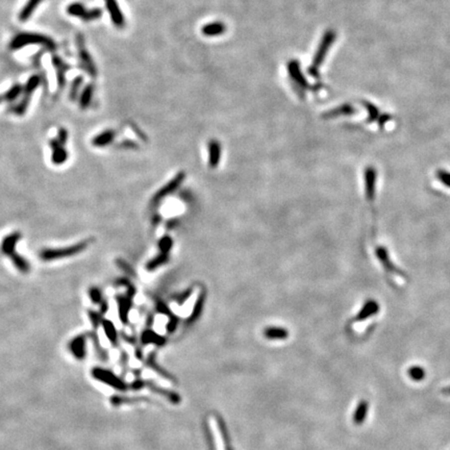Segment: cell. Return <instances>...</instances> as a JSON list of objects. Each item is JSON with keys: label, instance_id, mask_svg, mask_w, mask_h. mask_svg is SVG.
<instances>
[{"label": "cell", "instance_id": "1", "mask_svg": "<svg viewBox=\"0 0 450 450\" xmlns=\"http://www.w3.org/2000/svg\"><path fill=\"white\" fill-rule=\"evenodd\" d=\"M28 45H40L48 51L56 49L55 42L45 34L38 32H20L10 40L8 47L10 50L16 51Z\"/></svg>", "mask_w": 450, "mask_h": 450}, {"label": "cell", "instance_id": "2", "mask_svg": "<svg viewBox=\"0 0 450 450\" xmlns=\"http://www.w3.org/2000/svg\"><path fill=\"white\" fill-rule=\"evenodd\" d=\"M337 38V33L334 30H327L323 34V37L321 39V42L318 46V49L314 55L313 62H311L310 67L308 68V73L314 76V77H318L319 76V71L318 69L320 68V66L322 65L323 61H324L326 54L328 53L329 48L331 47V45L334 43V40Z\"/></svg>", "mask_w": 450, "mask_h": 450}, {"label": "cell", "instance_id": "3", "mask_svg": "<svg viewBox=\"0 0 450 450\" xmlns=\"http://www.w3.org/2000/svg\"><path fill=\"white\" fill-rule=\"evenodd\" d=\"M76 47L78 50V57H79V64L82 69L89 74L92 78H95L97 76V68L96 65L92 59L90 52L88 51L85 43V38L82 33L76 34Z\"/></svg>", "mask_w": 450, "mask_h": 450}, {"label": "cell", "instance_id": "4", "mask_svg": "<svg viewBox=\"0 0 450 450\" xmlns=\"http://www.w3.org/2000/svg\"><path fill=\"white\" fill-rule=\"evenodd\" d=\"M40 84H41V78H40L39 75H31L28 78L25 86L23 87L22 99L20 100V102L18 103V105L13 109V112L15 114L23 115L26 112L27 107H28L29 102H30V97L34 93V91H36L39 88Z\"/></svg>", "mask_w": 450, "mask_h": 450}, {"label": "cell", "instance_id": "5", "mask_svg": "<svg viewBox=\"0 0 450 450\" xmlns=\"http://www.w3.org/2000/svg\"><path fill=\"white\" fill-rule=\"evenodd\" d=\"M67 13L72 16L82 19L83 21L90 22L95 21L101 18L102 16V9L99 7H94L92 9H88L84 4L80 2H73L69 4L67 7Z\"/></svg>", "mask_w": 450, "mask_h": 450}, {"label": "cell", "instance_id": "6", "mask_svg": "<svg viewBox=\"0 0 450 450\" xmlns=\"http://www.w3.org/2000/svg\"><path fill=\"white\" fill-rule=\"evenodd\" d=\"M88 246V242H82V243L70 246V247H66V248H62V249H48V250H44L41 253V259H43L44 261H52V260H57L61 258H65V257H71L74 255H77L80 251H83L84 249H86Z\"/></svg>", "mask_w": 450, "mask_h": 450}, {"label": "cell", "instance_id": "7", "mask_svg": "<svg viewBox=\"0 0 450 450\" xmlns=\"http://www.w3.org/2000/svg\"><path fill=\"white\" fill-rule=\"evenodd\" d=\"M105 3L113 24L117 28H123L125 26V18L117 0H105Z\"/></svg>", "mask_w": 450, "mask_h": 450}, {"label": "cell", "instance_id": "8", "mask_svg": "<svg viewBox=\"0 0 450 450\" xmlns=\"http://www.w3.org/2000/svg\"><path fill=\"white\" fill-rule=\"evenodd\" d=\"M288 73H289L291 79H293L294 84L298 86L299 89L303 90L309 87L301 69H300V64L298 61L292 60L289 62V64H288Z\"/></svg>", "mask_w": 450, "mask_h": 450}, {"label": "cell", "instance_id": "9", "mask_svg": "<svg viewBox=\"0 0 450 450\" xmlns=\"http://www.w3.org/2000/svg\"><path fill=\"white\" fill-rule=\"evenodd\" d=\"M52 65L54 67L55 74H56V80H57V88L60 90H63L66 85V73L70 70V66L63 61L62 57L59 55L52 56Z\"/></svg>", "mask_w": 450, "mask_h": 450}, {"label": "cell", "instance_id": "10", "mask_svg": "<svg viewBox=\"0 0 450 450\" xmlns=\"http://www.w3.org/2000/svg\"><path fill=\"white\" fill-rule=\"evenodd\" d=\"M365 189L369 201H373L376 190V170L369 166L365 169Z\"/></svg>", "mask_w": 450, "mask_h": 450}, {"label": "cell", "instance_id": "11", "mask_svg": "<svg viewBox=\"0 0 450 450\" xmlns=\"http://www.w3.org/2000/svg\"><path fill=\"white\" fill-rule=\"evenodd\" d=\"M184 179V173H179V174L176 176V177H174L173 178L172 180H170L165 187H163L161 188L156 194H155V196H154V201H158V200H160L161 198H164V197H166V196H168L169 194H171L173 191H175L178 187H179V184H180V182L182 181Z\"/></svg>", "mask_w": 450, "mask_h": 450}, {"label": "cell", "instance_id": "12", "mask_svg": "<svg viewBox=\"0 0 450 450\" xmlns=\"http://www.w3.org/2000/svg\"><path fill=\"white\" fill-rule=\"evenodd\" d=\"M226 31V25L221 21H214L204 24L201 32L205 37H218Z\"/></svg>", "mask_w": 450, "mask_h": 450}, {"label": "cell", "instance_id": "13", "mask_svg": "<svg viewBox=\"0 0 450 450\" xmlns=\"http://www.w3.org/2000/svg\"><path fill=\"white\" fill-rule=\"evenodd\" d=\"M379 310V304L375 301V300H368V301L365 302V304L363 305L362 309L360 310V313L356 315L355 320L356 321H363L366 320L368 318H370L371 316L375 315L378 313Z\"/></svg>", "mask_w": 450, "mask_h": 450}, {"label": "cell", "instance_id": "14", "mask_svg": "<svg viewBox=\"0 0 450 450\" xmlns=\"http://www.w3.org/2000/svg\"><path fill=\"white\" fill-rule=\"evenodd\" d=\"M63 145H64V143H62L57 139H54L50 142V146L53 149L52 161L56 165L63 164L68 157V152L63 148Z\"/></svg>", "mask_w": 450, "mask_h": 450}, {"label": "cell", "instance_id": "15", "mask_svg": "<svg viewBox=\"0 0 450 450\" xmlns=\"http://www.w3.org/2000/svg\"><path fill=\"white\" fill-rule=\"evenodd\" d=\"M221 158V145L218 141L212 140L209 143V163L212 168H216Z\"/></svg>", "mask_w": 450, "mask_h": 450}, {"label": "cell", "instance_id": "16", "mask_svg": "<svg viewBox=\"0 0 450 450\" xmlns=\"http://www.w3.org/2000/svg\"><path fill=\"white\" fill-rule=\"evenodd\" d=\"M43 1V0H27V2L25 3V5L22 7V9L20 10L19 13V20L21 22H25L27 21L31 15L34 13V10L37 9V7L40 5V3Z\"/></svg>", "mask_w": 450, "mask_h": 450}, {"label": "cell", "instance_id": "17", "mask_svg": "<svg viewBox=\"0 0 450 450\" xmlns=\"http://www.w3.org/2000/svg\"><path fill=\"white\" fill-rule=\"evenodd\" d=\"M93 94H94V85L93 84H89L87 85L82 94H80V98H79V107L82 110H86L90 105L92 98H93Z\"/></svg>", "mask_w": 450, "mask_h": 450}, {"label": "cell", "instance_id": "18", "mask_svg": "<svg viewBox=\"0 0 450 450\" xmlns=\"http://www.w3.org/2000/svg\"><path fill=\"white\" fill-rule=\"evenodd\" d=\"M368 410H369V403L366 400H362L359 405L356 407V410L353 414V422L357 425H361L368 414Z\"/></svg>", "mask_w": 450, "mask_h": 450}, {"label": "cell", "instance_id": "19", "mask_svg": "<svg viewBox=\"0 0 450 450\" xmlns=\"http://www.w3.org/2000/svg\"><path fill=\"white\" fill-rule=\"evenodd\" d=\"M115 136H116V133L112 130H108L106 132L99 134L98 136H96L92 143H93L94 146H97V147L107 146L113 142Z\"/></svg>", "mask_w": 450, "mask_h": 450}, {"label": "cell", "instance_id": "20", "mask_svg": "<svg viewBox=\"0 0 450 450\" xmlns=\"http://www.w3.org/2000/svg\"><path fill=\"white\" fill-rule=\"evenodd\" d=\"M22 93H23V87L20 84H15L11 86L1 96H2L3 101L10 102V101L16 100Z\"/></svg>", "mask_w": 450, "mask_h": 450}, {"label": "cell", "instance_id": "21", "mask_svg": "<svg viewBox=\"0 0 450 450\" xmlns=\"http://www.w3.org/2000/svg\"><path fill=\"white\" fill-rule=\"evenodd\" d=\"M353 113H354V109L351 106L344 105V106H341V107H339L337 109H333V110L325 113L324 115H323V116H324V118L328 119V118L339 117V116H341V115H350V114H353Z\"/></svg>", "mask_w": 450, "mask_h": 450}, {"label": "cell", "instance_id": "22", "mask_svg": "<svg viewBox=\"0 0 450 450\" xmlns=\"http://www.w3.org/2000/svg\"><path fill=\"white\" fill-rule=\"evenodd\" d=\"M376 255L378 260L382 262V264L384 265V267L386 268V270L388 271H395L396 269L394 268V265L392 264V262L389 259L388 253L386 251V249L384 247H378L376 250Z\"/></svg>", "mask_w": 450, "mask_h": 450}, {"label": "cell", "instance_id": "23", "mask_svg": "<svg viewBox=\"0 0 450 450\" xmlns=\"http://www.w3.org/2000/svg\"><path fill=\"white\" fill-rule=\"evenodd\" d=\"M265 336L268 339H286L288 337V331L283 328L271 327L265 330Z\"/></svg>", "mask_w": 450, "mask_h": 450}, {"label": "cell", "instance_id": "24", "mask_svg": "<svg viewBox=\"0 0 450 450\" xmlns=\"http://www.w3.org/2000/svg\"><path fill=\"white\" fill-rule=\"evenodd\" d=\"M167 261H168L167 253H161V255L155 257L154 259H152L151 261H150V262L147 264L146 268H147V270H149V271H152V270L156 269L157 267L161 266V265H163V264H165Z\"/></svg>", "mask_w": 450, "mask_h": 450}, {"label": "cell", "instance_id": "25", "mask_svg": "<svg viewBox=\"0 0 450 450\" xmlns=\"http://www.w3.org/2000/svg\"><path fill=\"white\" fill-rule=\"evenodd\" d=\"M408 374L415 382H420L425 377V370L420 366H412L409 369Z\"/></svg>", "mask_w": 450, "mask_h": 450}, {"label": "cell", "instance_id": "26", "mask_svg": "<svg viewBox=\"0 0 450 450\" xmlns=\"http://www.w3.org/2000/svg\"><path fill=\"white\" fill-rule=\"evenodd\" d=\"M83 83H84V77L83 76H76L73 79V82L71 84V88H70V93H69V97H70V99L72 101H74L76 99V97L78 95L79 88L82 87Z\"/></svg>", "mask_w": 450, "mask_h": 450}, {"label": "cell", "instance_id": "27", "mask_svg": "<svg viewBox=\"0 0 450 450\" xmlns=\"http://www.w3.org/2000/svg\"><path fill=\"white\" fill-rule=\"evenodd\" d=\"M364 106L367 108L368 113H369V119H368V121H369V122H372V121L376 120V119L378 118V114H379L377 108H376L375 106H373L372 103H370V102H364Z\"/></svg>", "mask_w": 450, "mask_h": 450}, {"label": "cell", "instance_id": "28", "mask_svg": "<svg viewBox=\"0 0 450 450\" xmlns=\"http://www.w3.org/2000/svg\"><path fill=\"white\" fill-rule=\"evenodd\" d=\"M437 177L439 179L444 186L450 188V172L440 169L437 171Z\"/></svg>", "mask_w": 450, "mask_h": 450}, {"label": "cell", "instance_id": "29", "mask_svg": "<svg viewBox=\"0 0 450 450\" xmlns=\"http://www.w3.org/2000/svg\"><path fill=\"white\" fill-rule=\"evenodd\" d=\"M172 245H173V241L169 237H165L158 242V247L163 253H167L171 249Z\"/></svg>", "mask_w": 450, "mask_h": 450}, {"label": "cell", "instance_id": "30", "mask_svg": "<svg viewBox=\"0 0 450 450\" xmlns=\"http://www.w3.org/2000/svg\"><path fill=\"white\" fill-rule=\"evenodd\" d=\"M90 296L94 302H98L101 300V292L98 289H96V288H93V289L90 290Z\"/></svg>", "mask_w": 450, "mask_h": 450}, {"label": "cell", "instance_id": "31", "mask_svg": "<svg viewBox=\"0 0 450 450\" xmlns=\"http://www.w3.org/2000/svg\"><path fill=\"white\" fill-rule=\"evenodd\" d=\"M391 119V117L389 116V115H384V116H382L379 118V125L380 126H383V125H385V123L388 121V120H390Z\"/></svg>", "mask_w": 450, "mask_h": 450}, {"label": "cell", "instance_id": "32", "mask_svg": "<svg viewBox=\"0 0 450 450\" xmlns=\"http://www.w3.org/2000/svg\"><path fill=\"white\" fill-rule=\"evenodd\" d=\"M442 392H443V393H445V394H450V387L443 389Z\"/></svg>", "mask_w": 450, "mask_h": 450}]
</instances>
